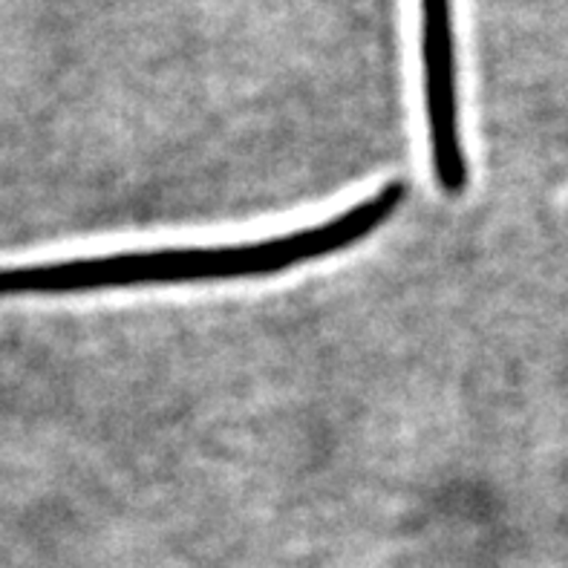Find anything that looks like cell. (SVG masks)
Returning a JSON list of instances; mask_svg holds the SVG:
<instances>
[{"label": "cell", "mask_w": 568, "mask_h": 568, "mask_svg": "<svg viewBox=\"0 0 568 568\" xmlns=\"http://www.w3.org/2000/svg\"><path fill=\"white\" fill-rule=\"evenodd\" d=\"M407 185L387 182L369 200L321 225L288 231L257 243L216 245V248H159V252H124L108 257L61 260L36 266L0 268V301L27 295H79L99 288L171 286V283L243 281L268 277L288 268L329 257L367 240L402 209Z\"/></svg>", "instance_id": "1"}, {"label": "cell", "mask_w": 568, "mask_h": 568, "mask_svg": "<svg viewBox=\"0 0 568 568\" xmlns=\"http://www.w3.org/2000/svg\"><path fill=\"white\" fill-rule=\"evenodd\" d=\"M418 29L433 176L447 196H459L468 187V159L462 144L454 0H418Z\"/></svg>", "instance_id": "2"}]
</instances>
